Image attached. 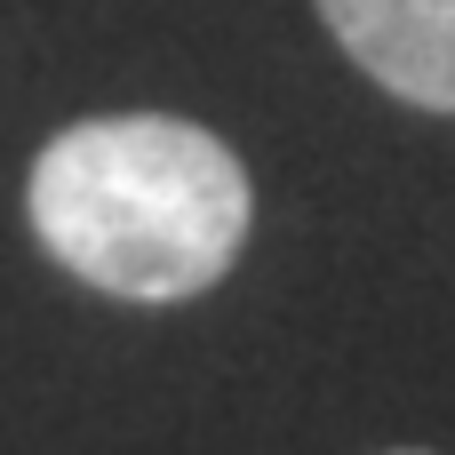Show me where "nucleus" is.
I'll list each match as a JSON object with an SVG mask.
<instances>
[{
    "label": "nucleus",
    "mask_w": 455,
    "mask_h": 455,
    "mask_svg": "<svg viewBox=\"0 0 455 455\" xmlns=\"http://www.w3.org/2000/svg\"><path fill=\"white\" fill-rule=\"evenodd\" d=\"M24 200L40 248L120 304H184L216 288L256 224L240 152L176 112L72 120L32 160Z\"/></svg>",
    "instance_id": "obj_1"
},
{
    "label": "nucleus",
    "mask_w": 455,
    "mask_h": 455,
    "mask_svg": "<svg viewBox=\"0 0 455 455\" xmlns=\"http://www.w3.org/2000/svg\"><path fill=\"white\" fill-rule=\"evenodd\" d=\"M320 16L376 88L455 112V0H320Z\"/></svg>",
    "instance_id": "obj_2"
},
{
    "label": "nucleus",
    "mask_w": 455,
    "mask_h": 455,
    "mask_svg": "<svg viewBox=\"0 0 455 455\" xmlns=\"http://www.w3.org/2000/svg\"><path fill=\"white\" fill-rule=\"evenodd\" d=\"M392 455H432V448H392Z\"/></svg>",
    "instance_id": "obj_3"
}]
</instances>
